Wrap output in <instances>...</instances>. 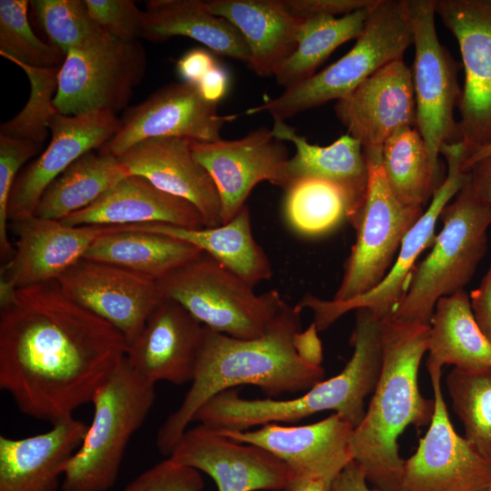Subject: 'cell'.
Listing matches in <instances>:
<instances>
[{"instance_id":"cell-1","label":"cell","mask_w":491,"mask_h":491,"mask_svg":"<svg viewBox=\"0 0 491 491\" xmlns=\"http://www.w3.org/2000/svg\"><path fill=\"white\" fill-rule=\"evenodd\" d=\"M0 306V388L32 418L73 416L125 357L124 336L56 281L17 288Z\"/></svg>"},{"instance_id":"cell-2","label":"cell","mask_w":491,"mask_h":491,"mask_svg":"<svg viewBox=\"0 0 491 491\" xmlns=\"http://www.w3.org/2000/svg\"><path fill=\"white\" fill-rule=\"evenodd\" d=\"M300 313L286 302L260 336L235 338L204 326L191 386L182 403L157 431L158 451L170 456L197 410L214 396L237 386H256L270 396L306 392L323 380L322 366L296 353Z\"/></svg>"},{"instance_id":"cell-3","label":"cell","mask_w":491,"mask_h":491,"mask_svg":"<svg viewBox=\"0 0 491 491\" xmlns=\"http://www.w3.org/2000/svg\"><path fill=\"white\" fill-rule=\"evenodd\" d=\"M429 325L381 321L382 366L371 402L354 428L349 449L366 480L379 491H398L405 459L397 439L410 425L430 424L435 400L418 388L421 360L427 352Z\"/></svg>"},{"instance_id":"cell-4","label":"cell","mask_w":491,"mask_h":491,"mask_svg":"<svg viewBox=\"0 0 491 491\" xmlns=\"http://www.w3.org/2000/svg\"><path fill=\"white\" fill-rule=\"evenodd\" d=\"M356 311L350 343L353 354L336 376L316 383L293 399H247L233 388L206 401L193 421L216 430L241 431L268 423L294 422L322 411H334L356 428L366 414L382 366L381 321L367 308Z\"/></svg>"},{"instance_id":"cell-5","label":"cell","mask_w":491,"mask_h":491,"mask_svg":"<svg viewBox=\"0 0 491 491\" xmlns=\"http://www.w3.org/2000/svg\"><path fill=\"white\" fill-rule=\"evenodd\" d=\"M413 45L406 0H376L354 46L340 59L309 78L286 88L278 96L246 111H266L286 120L299 113L340 100L388 63L402 59Z\"/></svg>"},{"instance_id":"cell-6","label":"cell","mask_w":491,"mask_h":491,"mask_svg":"<svg viewBox=\"0 0 491 491\" xmlns=\"http://www.w3.org/2000/svg\"><path fill=\"white\" fill-rule=\"evenodd\" d=\"M155 386L125 357L92 399L93 420L66 464L63 491H107L115 486L127 445L155 403Z\"/></svg>"},{"instance_id":"cell-7","label":"cell","mask_w":491,"mask_h":491,"mask_svg":"<svg viewBox=\"0 0 491 491\" xmlns=\"http://www.w3.org/2000/svg\"><path fill=\"white\" fill-rule=\"evenodd\" d=\"M443 227L432 250L416 266L396 320L429 325L436 302L464 289L487 250L491 205L478 201L467 182L443 209Z\"/></svg>"},{"instance_id":"cell-8","label":"cell","mask_w":491,"mask_h":491,"mask_svg":"<svg viewBox=\"0 0 491 491\" xmlns=\"http://www.w3.org/2000/svg\"><path fill=\"white\" fill-rule=\"evenodd\" d=\"M157 284L164 299L181 305L204 326L241 339L262 336L286 303L275 289L255 293L205 253Z\"/></svg>"},{"instance_id":"cell-9","label":"cell","mask_w":491,"mask_h":491,"mask_svg":"<svg viewBox=\"0 0 491 491\" xmlns=\"http://www.w3.org/2000/svg\"><path fill=\"white\" fill-rule=\"evenodd\" d=\"M364 153L367 189L335 301L350 300L378 286L392 267L404 237L424 212L423 207L403 205L392 192L382 167V148H364Z\"/></svg>"},{"instance_id":"cell-10","label":"cell","mask_w":491,"mask_h":491,"mask_svg":"<svg viewBox=\"0 0 491 491\" xmlns=\"http://www.w3.org/2000/svg\"><path fill=\"white\" fill-rule=\"evenodd\" d=\"M146 65L139 42H125L108 34L72 49L58 73L54 105L65 115H80L126 107Z\"/></svg>"},{"instance_id":"cell-11","label":"cell","mask_w":491,"mask_h":491,"mask_svg":"<svg viewBox=\"0 0 491 491\" xmlns=\"http://www.w3.org/2000/svg\"><path fill=\"white\" fill-rule=\"evenodd\" d=\"M447 163L444 181L435 192L428 207L404 237L396 258L382 282L369 292L346 301L324 300L305 295L296 305L299 310L313 312V322L318 332L326 330L349 311L367 308L380 321L390 317L405 296L416 262L421 253L435 240L436 222L445 206L468 180L462 170L465 151L460 142L445 144L440 149Z\"/></svg>"},{"instance_id":"cell-12","label":"cell","mask_w":491,"mask_h":491,"mask_svg":"<svg viewBox=\"0 0 491 491\" xmlns=\"http://www.w3.org/2000/svg\"><path fill=\"white\" fill-rule=\"evenodd\" d=\"M413 30L415 57L412 80L416 99V127L433 161L445 144L459 141L454 110L461 96L459 65L441 45L436 29V0H406Z\"/></svg>"},{"instance_id":"cell-13","label":"cell","mask_w":491,"mask_h":491,"mask_svg":"<svg viewBox=\"0 0 491 491\" xmlns=\"http://www.w3.org/2000/svg\"><path fill=\"white\" fill-rule=\"evenodd\" d=\"M436 13L455 36L464 66L457 107L466 160L491 146V0H436Z\"/></svg>"},{"instance_id":"cell-14","label":"cell","mask_w":491,"mask_h":491,"mask_svg":"<svg viewBox=\"0 0 491 491\" xmlns=\"http://www.w3.org/2000/svg\"><path fill=\"white\" fill-rule=\"evenodd\" d=\"M426 366L435 410L415 454L404 462L398 491H486L491 461L456 432L442 393V367Z\"/></svg>"},{"instance_id":"cell-15","label":"cell","mask_w":491,"mask_h":491,"mask_svg":"<svg viewBox=\"0 0 491 491\" xmlns=\"http://www.w3.org/2000/svg\"><path fill=\"white\" fill-rule=\"evenodd\" d=\"M236 116L219 115L217 104L205 100L195 85L173 82L126 108L118 131L98 151L119 156L135 145L157 137L216 141L223 126Z\"/></svg>"},{"instance_id":"cell-16","label":"cell","mask_w":491,"mask_h":491,"mask_svg":"<svg viewBox=\"0 0 491 491\" xmlns=\"http://www.w3.org/2000/svg\"><path fill=\"white\" fill-rule=\"evenodd\" d=\"M56 283L69 299L114 326L127 346L164 299L156 282L85 258L70 266Z\"/></svg>"},{"instance_id":"cell-17","label":"cell","mask_w":491,"mask_h":491,"mask_svg":"<svg viewBox=\"0 0 491 491\" xmlns=\"http://www.w3.org/2000/svg\"><path fill=\"white\" fill-rule=\"evenodd\" d=\"M168 457L210 476L218 491L286 490L295 481L290 468L266 449L203 424L187 428Z\"/></svg>"},{"instance_id":"cell-18","label":"cell","mask_w":491,"mask_h":491,"mask_svg":"<svg viewBox=\"0 0 491 491\" xmlns=\"http://www.w3.org/2000/svg\"><path fill=\"white\" fill-rule=\"evenodd\" d=\"M192 151L216 186L222 224L231 221L246 205L248 195L258 183L268 181L282 187L289 159L284 141L264 126L235 140H193Z\"/></svg>"},{"instance_id":"cell-19","label":"cell","mask_w":491,"mask_h":491,"mask_svg":"<svg viewBox=\"0 0 491 491\" xmlns=\"http://www.w3.org/2000/svg\"><path fill=\"white\" fill-rule=\"evenodd\" d=\"M120 118L102 110L80 115L55 112L48 122L51 140L38 158L18 174L8 201L13 222L35 215L45 189L85 153L100 149L118 131Z\"/></svg>"},{"instance_id":"cell-20","label":"cell","mask_w":491,"mask_h":491,"mask_svg":"<svg viewBox=\"0 0 491 491\" xmlns=\"http://www.w3.org/2000/svg\"><path fill=\"white\" fill-rule=\"evenodd\" d=\"M354 426L338 414L304 426L268 423L254 430H218L234 440L261 446L282 460L295 482L324 480L331 485L351 462L349 449Z\"/></svg>"},{"instance_id":"cell-21","label":"cell","mask_w":491,"mask_h":491,"mask_svg":"<svg viewBox=\"0 0 491 491\" xmlns=\"http://www.w3.org/2000/svg\"><path fill=\"white\" fill-rule=\"evenodd\" d=\"M14 223L18 239L12 257L2 267L1 281L15 289L56 281L99 237L126 227L68 225L35 215Z\"/></svg>"},{"instance_id":"cell-22","label":"cell","mask_w":491,"mask_h":491,"mask_svg":"<svg viewBox=\"0 0 491 491\" xmlns=\"http://www.w3.org/2000/svg\"><path fill=\"white\" fill-rule=\"evenodd\" d=\"M334 109L347 134L363 148H382L399 129L416 126L411 68L403 58L388 63L336 101Z\"/></svg>"},{"instance_id":"cell-23","label":"cell","mask_w":491,"mask_h":491,"mask_svg":"<svg viewBox=\"0 0 491 491\" xmlns=\"http://www.w3.org/2000/svg\"><path fill=\"white\" fill-rule=\"evenodd\" d=\"M204 326L181 305L163 299L138 336L127 346L125 359L141 376L155 384L191 382Z\"/></svg>"},{"instance_id":"cell-24","label":"cell","mask_w":491,"mask_h":491,"mask_svg":"<svg viewBox=\"0 0 491 491\" xmlns=\"http://www.w3.org/2000/svg\"><path fill=\"white\" fill-rule=\"evenodd\" d=\"M192 139L157 137L144 140L119 159L130 175L146 178L157 188L195 206L204 227L222 225L221 203L215 183L195 158Z\"/></svg>"},{"instance_id":"cell-25","label":"cell","mask_w":491,"mask_h":491,"mask_svg":"<svg viewBox=\"0 0 491 491\" xmlns=\"http://www.w3.org/2000/svg\"><path fill=\"white\" fill-rule=\"evenodd\" d=\"M87 426L73 416L44 433L24 438L0 436V491H57L66 464Z\"/></svg>"},{"instance_id":"cell-26","label":"cell","mask_w":491,"mask_h":491,"mask_svg":"<svg viewBox=\"0 0 491 491\" xmlns=\"http://www.w3.org/2000/svg\"><path fill=\"white\" fill-rule=\"evenodd\" d=\"M271 131L275 137L296 147V154L286 164L281 188L285 190L293 182L306 177L336 185L346 196L347 221L354 227L368 184V166L360 141L346 134L328 145H313L294 126L278 119H274Z\"/></svg>"},{"instance_id":"cell-27","label":"cell","mask_w":491,"mask_h":491,"mask_svg":"<svg viewBox=\"0 0 491 491\" xmlns=\"http://www.w3.org/2000/svg\"><path fill=\"white\" fill-rule=\"evenodd\" d=\"M60 221L68 225L165 224L193 229L204 227L194 205L135 175L123 178L95 202Z\"/></svg>"},{"instance_id":"cell-28","label":"cell","mask_w":491,"mask_h":491,"mask_svg":"<svg viewBox=\"0 0 491 491\" xmlns=\"http://www.w3.org/2000/svg\"><path fill=\"white\" fill-rule=\"evenodd\" d=\"M206 4L242 35L250 52L247 66L256 75L275 76L295 51L303 20L288 12L283 0H209Z\"/></svg>"},{"instance_id":"cell-29","label":"cell","mask_w":491,"mask_h":491,"mask_svg":"<svg viewBox=\"0 0 491 491\" xmlns=\"http://www.w3.org/2000/svg\"><path fill=\"white\" fill-rule=\"evenodd\" d=\"M175 36L195 40L214 54L247 65L248 46L239 31L211 12L206 1L150 0L143 11L141 38L159 43Z\"/></svg>"},{"instance_id":"cell-30","label":"cell","mask_w":491,"mask_h":491,"mask_svg":"<svg viewBox=\"0 0 491 491\" xmlns=\"http://www.w3.org/2000/svg\"><path fill=\"white\" fill-rule=\"evenodd\" d=\"M130 230L166 235L198 247L250 286L272 275L268 256L256 241L247 205L231 221L215 227L197 229L165 224L130 225Z\"/></svg>"},{"instance_id":"cell-31","label":"cell","mask_w":491,"mask_h":491,"mask_svg":"<svg viewBox=\"0 0 491 491\" xmlns=\"http://www.w3.org/2000/svg\"><path fill=\"white\" fill-rule=\"evenodd\" d=\"M129 227L99 237L84 258L115 265L158 283L204 254L173 236Z\"/></svg>"},{"instance_id":"cell-32","label":"cell","mask_w":491,"mask_h":491,"mask_svg":"<svg viewBox=\"0 0 491 491\" xmlns=\"http://www.w3.org/2000/svg\"><path fill=\"white\" fill-rule=\"evenodd\" d=\"M427 364L491 368V343L479 328L463 289L440 298L429 324Z\"/></svg>"},{"instance_id":"cell-33","label":"cell","mask_w":491,"mask_h":491,"mask_svg":"<svg viewBox=\"0 0 491 491\" xmlns=\"http://www.w3.org/2000/svg\"><path fill=\"white\" fill-rule=\"evenodd\" d=\"M129 175L118 156L89 151L45 189L35 215L61 220L90 205Z\"/></svg>"},{"instance_id":"cell-34","label":"cell","mask_w":491,"mask_h":491,"mask_svg":"<svg viewBox=\"0 0 491 491\" xmlns=\"http://www.w3.org/2000/svg\"><path fill=\"white\" fill-rule=\"evenodd\" d=\"M382 167L396 197L408 206L424 208L445 179L416 126H405L386 141Z\"/></svg>"},{"instance_id":"cell-35","label":"cell","mask_w":491,"mask_h":491,"mask_svg":"<svg viewBox=\"0 0 491 491\" xmlns=\"http://www.w3.org/2000/svg\"><path fill=\"white\" fill-rule=\"evenodd\" d=\"M371 6L342 16L303 20L295 51L275 75L277 85L286 89L309 78L337 47L356 40L364 30Z\"/></svg>"},{"instance_id":"cell-36","label":"cell","mask_w":491,"mask_h":491,"mask_svg":"<svg viewBox=\"0 0 491 491\" xmlns=\"http://www.w3.org/2000/svg\"><path fill=\"white\" fill-rule=\"evenodd\" d=\"M285 192L286 221L301 235H322L347 220L346 196L338 186L328 181L301 178L290 184Z\"/></svg>"},{"instance_id":"cell-37","label":"cell","mask_w":491,"mask_h":491,"mask_svg":"<svg viewBox=\"0 0 491 491\" xmlns=\"http://www.w3.org/2000/svg\"><path fill=\"white\" fill-rule=\"evenodd\" d=\"M453 409L465 428V438L491 461V368L454 369L446 376Z\"/></svg>"},{"instance_id":"cell-38","label":"cell","mask_w":491,"mask_h":491,"mask_svg":"<svg viewBox=\"0 0 491 491\" xmlns=\"http://www.w3.org/2000/svg\"><path fill=\"white\" fill-rule=\"evenodd\" d=\"M27 0L0 1V55L18 65L37 68H61L65 54L42 41L28 20Z\"/></svg>"},{"instance_id":"cell-39","label":"cell","mask_w":491,"mask_h":491,"mask_svg":"<svg viewBox=\"0 0 491 491\" xmlns=\"http://www.w3.org/2000/svg\"><path fill=\"white\" fill-rule=\"evenodd\" d=\"M30 82V95L24 108L13 118L2 123L0 135L30 141L43 145L48 134V122L56 112L54 98L60 68H37L23 64Z\"/></svg>"},{"instance_id":"cell-40","label":"cell","mask_w":491,"mask_h":491,"mask_svg":"<svg viewBox=\"0 0 491 491\" xmlns=\"http://www.w3.org/2000/svg\"><path fill=\"white\" fill-rule=\"evenodd\" d=\"M30 5L50 44L65 55L107 34L91 17L85 0H35Z\"/></svg>"},{"instance_id":"cell-41","label":"cell","mask_w":491,"mask_h":491,"mask_svg":"<svg viewBox=\"0 0 491 491\" xmlns=\"http://www.w3.org/2000/svg\"><path fill=\"white\" fill-rule=\"evenodd\" d=\"M41 147L30 141L0 135V255L6 262L15 252L7 234L10 193L22 165Z\"/></svg>"},{"instance_id":"cell-42","label":"cell","mask_w":491,"mask_h":491,"mask_svg":"<svg viewBox=\"0 0 491 491\" xmlns=\"http://www.w3.org/2000/svg\"><path fill=\"white\" fill-rule=\"evenodd\" d=\"M94 21L115 39L141 38L143 11L131 0H85Z\"/></svg>"},{"instance_id":"cell-43","label":"cell","mask_w":491,"mask_h":491,"mask_svg":"<svg viewBox=\"0 0 491 491\" xmlns=\"http://www.w3.org/2000/svg\"><path fill=\"white\" fill-rule=\"evenodd\" d=\"M203 487L199 471L168 457L141 473L123 491H201Z\"/></svg>"},{"instance_id":"cell-44","label":"cell","mask_w":491,"mask_h":491,"mask_svg":"<svg viewBox=\"0 0 491 491\" xmlns=\"http://www.w3.org/2000/svg\"><path fill=\"white\" fill-rule=\"evenodd\" d=\"M287 11L305 20L315 16L346 15L375 4L376 0H283Z\"/></svg>"},{"instance_id":"cell-45","label":"cell","mask_w":491,"mask_h":491,"mask_svg":"<svg viewBox=\"0 0 491 491\" xmlns=\"http://www.w3.org/2000/svg\"><path fill=\"white\" fill-rule=\"evenodd\" d=\"M216 64L218 63L208 50L193 48L177 60L176 71L182 81L196 85Z\"/></svg>"},{"instance_id":"cell-46","label":"cell","mask_w":491,"mask_h":491,"mask_svg":"<svg viewBox=\"0 0 491 491\" xmlns=\"http://www.w3.org/2000/svg\"><path fill=\"white\" fill-rule=\"evenodd\" d=\"M469 298L475 319L491 343V264L480 285L471 292Z\"/></svg>"},{"instance_id":"cell-47","label":"cell","mask_w":491,"mask_h":491,"mask_svg":"<svg viewBox=\"0 0 491 491\" xmlns=\"http://www.w3.org/2000/svg\"><path fill=\"white\" fill-rule=\"evenodd\" d=\"M467 184L474 196L491 205V154L474 162L466 171Z\"/></svg>"},{"instance_id":"cell-48","label":"cell","mask_w":491,"mask_h":491,"mask_svg":"<svg viewBox=\"0 0 491 491\" xmlns=\"http://www.w3.org/2000/svg\"><path fill=\"white\" fill-rule=\"evenodd\" d=\"M196 86L205 100L218 104L228 90V73L223 66L216 64L202 77Z\"/></svg>"},{"instance_id":"cell-49","label":"cell","mask_w":491,"mask_h":491,"mask_svg":"<svg viewBox=\"0 0 491 491\" xmlns=\"http://www.w3.org/2000/svg\"><path fill=\"white\" fill-rule=\"evenodd\" d=\"M294 346L298 356L306 362L321 366L323 359L322 345L318 330L312 323L306 330L299 331L294 337Z\"/></svg>"},{"instance_id":"cell-50","label":"cell","mask_w":491,"mask_h":491,"mask_svg":"<svg viewBox=\"0 0 491 491\" xmlns=\"http://www.w3.org/2000/svg\"><path fill=\"white\" fill-rule=\"evenodd\" d=\"M366 482L365 471L352 460L335 478L330 491H379L369 489Z\"/></svg>"},{"instance_id":"cell-51","label":"cell","mask_w":491,"mask_h":491,"mask_svg":"<svg viewBox=\"0 0 491 491\" xmlns=\"http://www.w3.org/2000/svg\"><path fill=\"white\" fill-rule=\"evenodd\" d=\"M286 491H330V486L321 479H306L293 483Z\"/></svg>"},{"instance_id":"cell-52","label":"cell","mask_w":491,"mask_h":491,"mask_svg":"<svg viewBox=\"0 0 491 491\" xmlns=\"http://www.w3.org/2000/svg\"><path fill=\"white\" fill-rule=\"evenodd\" d=\"M491 154V146L487 147V148H485V149H482L476 153H475L473 155H471L470 157H468L467 159H466L463 163H462V170L464 172H466L467 170V168L474 163L476 162V160L487 155Z\"/></svg>"},{"instance_id":"cell-53","label":"cell","mask_w":491,"mask_h":491,"mask_svg":"<svg viewBox=\"0 0 491 491\" xmlns=\"http://www.w3.org/2000/svg\"><path fill=\"white\" fill-rule=\"evenodd\" d=\"M486 491H491V484H490V486H488V488H487Z\"/></svg>"}]
</instances>
